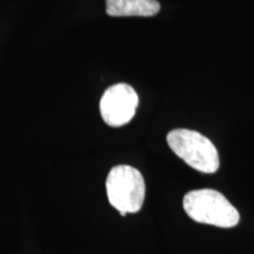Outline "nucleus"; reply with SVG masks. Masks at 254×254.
I'll list each match as a JSON object with an SVG mask.
<instances>
[{"mask_svg": "<svg viewBox=\"0 0 254 254\" xmlns=\"http://www.w3.org/2000/svg\"><path fill=\"white\" fill-rule=\"evenodd\" d=\"M184 209L190 219L200 224L231 228L240 220L239 212L220 192L214 190H190L184 196Z\"/></svg>", "mask_w": 254, "mask_h": 254, "instance_id": "obj_1", "label": "nucleus"}, {"mask_svg": "<svg viewBox=\"0 0 254 254\" xmlns=\"http://www.w3.org/2000/svg\"><path fill=\"white\" fill-rule=\"evenodd\" d=\"M139 104L134 88L117 84L105 91L100 100V114L109 126L120 127L131 122Z\"/></svg>", "mask_w": 254, "mask_h": 254, "instance_id": "obj_4", "label": "nucleus"}, {"mask_svg": "<svg viewBox=\"0 0 254 254\" xmlns=\"http://www.w3.org/2000/svg\"><path fill=\"white\" fill-rule=\"evenodd\" d=\"M106 190L110 204L125 217L127 213H136L141 209L145 199V180L136 168L119 165L110 171Z\"/></svg>", "mask_w": 254, "mask_h": 254, "instance_id": "obj_3", "label": "nucleus"}, {"mask_svg": "<svg viewBox=\"0 0 254 254\" xmlns=\"http://www.w3.org/2000/svg\"><path fill=\"white\" fill-rule=\"evenodd\" d=\"M167 144L174 153L201 173H214L219 168V154L213 142L201 133L176 128L167 134Z\"/></svg>", "mask_w": 254, "mask_h": 254, "instance_id": "obj_2", "label": "nucleus"}, {"mask_svg": "<svg viewBox=\"0 0 254 254\" xmlns=\"http://www.w3.org/2000/svg\"><path fill=\"white\" fill-rule=\"evenodd\" d=\"M160 11L157 0H106L111 17H153Z\"/></svg>", "mask_w": 254, "mask_h": 254, "instance_id": "obj_5", "label": "nucleus"}]
</instances>
